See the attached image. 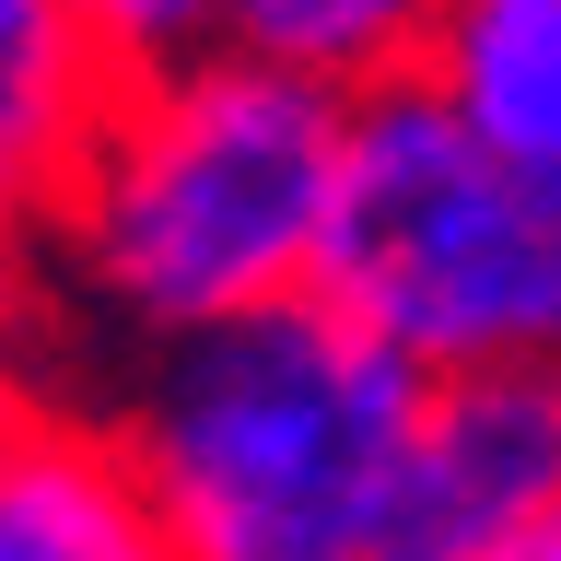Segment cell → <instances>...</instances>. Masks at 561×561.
Segmentation results:
<instances>
[{"instance_id":"1","label":"cell","mask_w":561,"mask_h":561,"mask_svg":"<svg viewBox=\"0 0 561 561\" xmlns=\"http://www.w3.org/2000/svg\"><path fill=\"white\" fill-rule=\"evenodd\" d=\"M340 140L351 94L257 47H210L187 70L117 82L59 210L24 245L59 328L94 340L105 363H140L270 305H305L328 270Z\"/></svg>"},{"instance_id":"3","label":"cell","mask_w":561,"mask_h":561,"mask_svg":"<svg viewBox=\"0 0 561 561\" xmlns=\"http://www.w3.org/2000/svg\"><path fill=\"white\" fill-rule=\"evenodd\" d=\"M316 293L410 375H561V199H538L421 70L351 94Z\"/></svg>"},{"instance_id":"10","label":"cell","mask_w":561,"mask_h":561,"mask_svg":"<svg viewBox=\"0 0 561 561\" xmlns=\"http://www.w3.org/2000/svg\"><path fill=\"white\" fill-rule=\"evenodd\" d=\"M82 24L105 35L117 82H140V70H187L210 47H234L245 0H82Z\"/></svg>"},{"instance_id":"5","label":"cell","mask_w":561,"mask_h":561,"mask_svg":"<svg viewBox=\"0 0 561 561\" xmlns=\"http://www.w3.org/2000/svg\"><path fill=\"white\" fill-rule=\"evenodd\" d=\"M105 105L117 59L82 24V0H0V245H35Z\"/></svg>"},{"instance_id":"6","label":"cell","mask_w":561,"mask_h":561,"mask_svg":"<svg viewBox=\"0 0 561 561\" xmlns=\"http://www.w3.org/2000/svg\"><path fill=\"white\" fill-rule=\"evenodd\" d=\"M421 82L538 199H561V0H445L421 35Z\"/></svg>"},{"instance_id":"11","label":"cell","mask_w":561,"mask_h":561,"mask_svg":"<svg viewBox=\"0 0 561 561\" xmlns=\"http://www.w3.org/2000/svg\"><path fill=\"white\" fill-rule=\"evenodd\" d=\"M491 561H561V503H550V515H538V526H526V538H503V550H491Z\"/></svg>"},{"instance_id":"9","label":"cell","mask_w":561,"mask_h":561,"mask_svg":"<svg viewBox=\"0 0 561 561\" xmlns=\"http://www.w3.org/2000/svg\"><path fill=\"white\" fill-rule=\"evenodd\" d=\"M59 305H47V280H35L24 245H0V456H24L47 421H59Z\"/></svg>"},{"instance_id":"7","label":"cell","mask_w":561,"mask_h":561,"mask_svg":"<svg viewBox=\"0 0 561 561\" xmlns=\"http://www.w3.org/2000/svg\"><path fill=\"white\" fill-rule=\"evenodd\" d=\"M0 561H175L94 410H59L24 456H0Z\"/></svg>"},{"instance_id":"4","label":"cell","mask_w":561,"mask_h":561,"mask_svg":"<svg viewBox=\"0 0 561 561\" xmlns=\"http://www.w3.org/2000/svg\"><path fill=\"white\" fill-rule=\"evenodd\" d=\"M561 503V375H456L421 398L398 561H491Z\"/></svg>"},{"instance_id":"2","label":"cell","mask_w":561,"mask_h":561,"mask_svg":"<svg viewBox=\"0 0 561 561\" xmlns=\"http://www.w3.org/2000/svg\"><path fill=\"white\" fill-rule=\"evenodd\" d=\"M433 375L363 340L328 293L105 363V445L175 561H398Z\"/></svg>"},{"instance_id":"8","label":"cell","mask_w":561,"mask_h":561,"mask_svg":"<svg viewBox=\"0 0 561 561\" xmlns=\"http://www.w3.org/2000/svg\"><path fill=\"white\" fill-rule=\"evenodd\" d=\"M433 12H445V0H245L234 47L305 70V82H328V94H375V82L421 70Z\"/></svg>"}]
</instances>
